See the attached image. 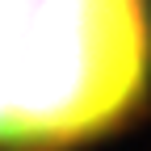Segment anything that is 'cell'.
<instances>
[{"instance_id":"6da1fadb","label":"cell","mask_w":151,"mask_h":151,"mask_svg":"<svg viewBox=\"0 0 151 151\" xmlns=\"http://www.w3.org/2000/svg\"><path fill=\"white\" fill-rule=\"evenodd\" d=\"M147 76L151 0H0V151L105 134Z\"/></svg>"}]
</instances>
